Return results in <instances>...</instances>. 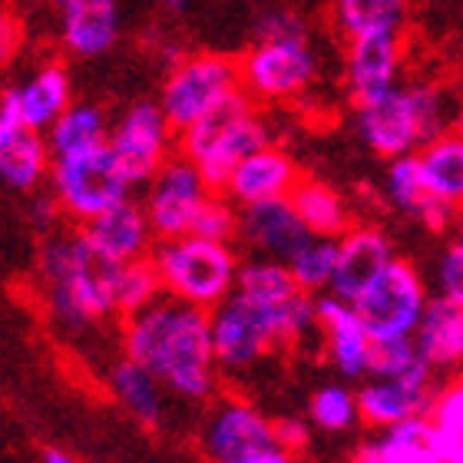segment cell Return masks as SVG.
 Returning a JSON list of instances; mask_svg holds the SVG:
<instances>
[{
  "instance_id": "obj_5",
  "label": "cell",
  "mask_w": 463,
  "mask_h": 463,
  "mask_svg": "<svg viewBox=\"0 0 463 463\" xmlns=\"http://www.w3.org/2000/svg\"><path fill=\"white\" fill-rule=\"evenodd\" d=\"M271 143V129L265 116L259 113V103L239 90L225 103L203 116L199 123L179 133V153L199 165L205 183L222 193L232 169L251 156L255 149Z\"/></svg>"
},
{
  "instance_id": "obj_27",
  "label": "cell",
  "mask_w": 463,
  "mask_h": 463,
  "mask_svg": "<svg viewBox=\"0 0 463 463\" xmlns=\"http://www.w3.org/2000/svg\"><path fill=\"white\" fill-rule=\"evenodd\" d=\"M417 163L424 173V183L437 203L450 205L457 215L463 213V136L457 129L434 136L427 146L417 149Z\"/></svg>"
},
{
  "instance_id": "obj_14",
  "label": "cell",
  "mask_w": 463,
  "mask_h": 463,
  "mask_svg": "<svg viewBox=\"0 0 463 463\" xmlns=\"http://www.w3.org/2000/svg\"><path fill=\"white\" fill-rule=\"evenodd\" d=\"M315 308H318V335L325 341V354H328L331 367L347 381L371 377L374 335L357 315L354 301H345L328 291V295L315 298Z\"/></svg>"
},
{
  "instance_id": "obj_9",
  "label": "cell",
  "mask_w": 463,
  "mask_h": 463,
  "mask_svg": "<svg viewBox=\"0 0 463 463\" xmlns=\"http://www.w3.org/2000/svg\"><path fill=\"white\" fill-rule=\"evenodd\" d=\"M241 90V70L232 57L222 53H189L169 67L159 90V107L169 123L183 133L203 116L213 113L219 103Z\"/></svg>"
},
{
  "instance_id": "obj_16",
  "label": "cell",
  "mask_w": 463,
  "mask_h": 463,
  "mask_svg": "<svg viewBox=\"0 0 463 463\" xmlns=\"http://www.w3.org/2000/svg\"><path fill=\"white\" fill-rule=\"evenodd\" d=\"M50 163L53 153L47 133L30 126L0 93V183L17 193H33L50 175Z\"/></svg>"
},
{
  "instance_id": "obj_33",
  "label": "cell",
  "mask_w": 463,
  "mask_h": 463,
  "mask_svg": "<svg viewBox=\"0 0 463 463\" xmlns=\"http://www.w3.org/2000/svg\"><path fill=\"white\" fill-rule=\"evenodd\" d=\"M288 269L298 281L301 291L308 295H325L331 288L335 269H338V239L328 235H311L295 255L288 259Z\"/></svg>"
},
{
  "instance_id": "obj_15",
  "label": "cell",
  "mask_w": 463,
  "mask_h": 463,
  "mask_svg": "<svg viewBox=\"0 0 463 463\" xmlns=\"http://www.w3.org/2000/svg\"><path fill=\"white\" fill-rule=\"evenodd\" d=\"M404 33H371L347 40L345 87L354 103H367L404 83Z\"/></svg>"
},
{
  "instance_id": "obj_20",
  "label": "cell",
  "mask_w": 463,
  "mask_h": 463,
  "mask_svg": "<svg viewBox=\"0 0 463 463\" xmlns=\"http://www.w3.org/2000/svg\"><path fill=\"white\" fill-rule=\"evenodd\" d=\"M50 4L60 14V40L70 57H103L119 37L116 0H50Z\"/></svg>"
},
{
  "instance_id": "obj_37",
  "label": "cell",
  "mask_w": 463,
  "mask_h": 463,
  "mask_svg": "<svg viewBox=\"0 0 463 463\" xmlns=\"http://www.w3.org/2000/svg\"><path fill=\"white\" fill-rule=\"evenodd\" d=\"M434 285H437V295L463 301V232L447 241V249L440 251L434 269Z\"/></svg>"
},
{
  "instance_id": "obj_42",
  "label": "cell",
  "mask_w": 463,
  "mask_h": 463,
  "mask_svg": "<svg viewBox=\"0 0 463 463\" xmlns=\"http://www.w3.org/2000/svg\"><path fill=\"white\" fill-rule=\"evenodd\" d=\"M434 450L440 463H463V430L434 427Z\"/></svg>"
},
{
  "instance_id": "obj_24",
  "label": "cell",
  "mask_w": 463,
  "mask_h": 463,
  "mask_svg": "<svg viewBox=\"0 0 463 463\" xmlns=\"http://www.w3.org/2000/svg\"><path fill=\"white\" fill-rule=\"evenodd\" d=\"M0 93L17 107V113L30 126L47 133L50 126L57 123V116L73 103V80L63 63H43Z\"/></svg>"
},
{
  "instance_id": "obj_17",
  "label": "cell",
  "mask_w": 463,
  "mask_h": 463,
  "mask_svg": "<svg viewBox=\"0 0 463 463\" xmlns=\"http://www.w3.org/2000/svg\"><path fill=\"white\" fill-rule=\"evenodd\" d=\"M235 239L259 259L288 261L311 239L291 199H265V203L239 205V235Z\"/></svg>"
},
{
  "instance_id": "obj_28",
  "label": "cell",
  "mask_w": 463,
  "mask_h": 463,
  "mask_svg": "<svg viewBox=\"0 0 463 463\" xmlns=\"http://www.w3.org/2000/svg\"><path fill=\"white\" fill-rule=\"evenodd\" d=\"M357 463H440L434 450V424L430 417H411L364 444Z\"/></svg>"
},
{
  "instance_id": "obj_8",
  "label": "cell",
  "mask_w": 463,
  "mask_h": 463,
  "mask_svg": "<svg viewBox=\"0 0 463 463\" xmlns=\"http://www.w3.org/2000/svg\"><path fill=\"white\" fill-rule=\"evenodd\" d=\"M50 195L57 199L60 213L70 222L87 225L116 203L133 195V179L126 175L116 153L107 146L83 149V153L53 156L50 163Z\"/></svg>"
},
{
  "instance_id": "obj_6",
  "label": "cell",
  "mask_w": 463,
  "mask_h": 463,
  "mask_svg": "<svg viewBox=\"0 0 463 463\" xmlns=\"http://www.w3.org/2000/svg\"><path fill=\"white\" fill-rule=\"evenodd\" d=\"M153 261L165 295L209 311L235 291L241 269L232 241H213L193 232L179 239H159V245H153Z\"/></svg>"
},
{
  "instance_id": "obj_21",
  "label": "cell",
  "mask_w": 463,
  "mask_h": 463,
  "mask_svg": "<svg viewBox=\"0 0 463 463\" xmlns=\"http://www.w3.org/2000/svg\"><path fill=\"white\" fill-rule=\"evenodd\" d=\"M434 381H414V377H367L357 391L361 420L377 430L394 427L411 417L430 414L434 404Z\"/></svg>"
},
{
  "instance_id": "obj_43",
  "label": "cell",
  "mask_w": 463,
  "mask_h": 463,
  "mask_svg": "<svg viewBox=\"0 0 463 463\" xmlns=\"http://www.w3.org/2000/svg\"><path fill=\"white\" fill-rule=\"evenodd\" d=\"M239 463H295V454L281 450V447H269V450H259V454L245 457Z\"/></svg>"
},
{
  "instance_id": "obj_22",
  "label": "cell",
  "mask_w": 463,
  "mask_h": 463,
  "mask_svg": "<svg viewBox=\"0 0 463 463\" xmlns=\"http://www.w3.org/2000/svg\"><path fill=\"white\" fill-rule=\"evenodd\" d=\"M298 179H301L298 163L285 149L269 143L261 146V149H255L251 156H245L232 169L222 193L235 205H251V203H265V199H285L298 185Z\"/></svg>"
},
{
  "instance_id": "obj_7",
  "label": "cell",
  "mask_w": 463,
  "mask_h": 463,
  "mask_svg": "<svg viewBox=\"0 0 463 463\" xmlns=\"http://www.w3.org/2000/svg\"><path fill=\"white\" fill-rule=\"evenodd\" d=\"M239 70L241 90L255 103H291L318 83L321 57L318 47L311 43L308 27H301L275 37H255Z\"/></svg>"
},
{
  "instance_id": "obj_23",
  "label": "cell",
  "mask_w": 463,
  "mask_h": 463,
  "mask_svg": "<svg viewBox=\"0 0 463 463\" xmlns=\"http://www.w3.org/2000/svg\"><path fill=\"white\" fill-rule=\"evenodd\" d=\"M384 199L401 215H411V219H417V222L427 225L430 232L450 229L457 219V213L450 205L437 203L434 195H430V189L424 183V173H420V163H417V153L387 159Z\"/></svg>"
},
{
  "instance_id": "obj_13",
  "label": "cell",
  "mask_w": 463,
  "mask_h": 463,
  "mask_svg": "<svg viewBox=\"0 0 463 463\" xmlns=\"http://www.w3.org/2000/svg\"><path fill=\"white\" fill-rule=\"evenodd\" d=\"M199 447L213 463H239L275 444V420L261 414L251 401L222 397L209 407L199 430Z\"/></svg>"
},
{
  "instance_id": "obj_44",
  "label": "cell",
  "mask_w": 463,
  "mask_h": 463,
  "mask_svg": "<svg viewBox=\"0 0 463 463\" xmlns=\"http://www.w3.org/2000/svg\"><path fill=\"white\" fill-rule=\"evenodd\" d=\"M43 463H80V460L77 457L63 454V450H47V454H43Z\"/></svg>"
},
{
  "instance_id": "obj_39",
  "label": "cell",
  "mask_w": 463,
  "mask_h": 463,
  "mask_svg": "<svg viewBox=\"0 0 463 463\" xmlns=\"http://www.w3.org/2000/svg\"><path fill=\"white\" fill-rule=\"evenodd\" d=\"M301 27H308V20L301 17L298 10L271 7L255 24V37H275V33H291V30H301Z\"/></svg>"
},
{
  "instance_id": "obj_45",
  "label": "cell",
  "mask_w": 463,
  "mask_h": 463,
  "mask_svg": "<svg viewBox=\"0 0 463 463\" xmlns=\"http://www.w3.org/2000/svg\"><path fill=\"white\" fill-rule=\"evenodd\" d=\"M450 129H457V133L463 136V93L457 97V103H454V123H450Z\"/></svg>"
},
{
  "instance_id": "obj_29",
  "label": "cell",
  "mask_w": 463,
  "mask_h": 463,
  "mask_svg": "<svg viewBox=\"0 0 463 463\" xmlns=\"http://www.w3.org/2000/svg\"><path fill=\"white\" fill-rule=\"evenodd\" d=\"M331 24L345 40L371 33H404L411 0H328Z\"/></svg>"
},
{
  "instance_id": "obj_10",
  "label": "cell",
  "mask_w": 463,
  "mask_h": 463,
  "mask_svg": "<svg viewBox=\"0 0 463 463\" xmlns=\"http://www.w3.org/2000/svg\"><path fill=\"white\" fill-rule=\"evenodd\" d=\"M427 301H430V295H427V281L420 279V271L411 261L394 259L361 291L354 308L364 318L374 341L414 338L417 325L427 311Z\"/></svg>"
},
{
  "instance_id": "obj_40",
  "label": "cell",
  "mask_w": 463,
  "mask_h": 463,
  "mask_svg": "<svg viewBox=\"0 0 463 463\" xmlns=\"http://www.w3.org/2000/svg\"><path fill=\"white\" fill-rule=\"evenodd\" d=\"M311 440V420H301V417H281L275 420V444L281 450L298 457Z\"/></svg>"
},
{
  "instance_id": "obj_31",
  "label": "cell",
  "mask_w": 463,
  "mask_h": 463,
  "mask_svg": "<svg viewBox=\"0 0 463 463\" xmlns=\"http://www.w3.org/2000/svg\"><path fill=\"white\" fill-rule=\"evenodd\" d=\"M291 205L298 209L301 222L308 225L311 235H328V239H341L351 229V213H347L341 193H335L328 183L318 179H298V185L291 189Z\"/></svg>"
},
{
  "instance_id": "obj_1",
  "label": "cell",
  "mask_w": 463,
  "mask_h": 463,
  "mask_svg": "<svg viewBox=\"0 0 463 463\" xmlns=\"http://www.w3.org/2000/svg\"><path fill=\"white\" fill-rule=\"evenodd\" d=\"M123 354L149 367L169 394L189 404L209 401L222 374L213 347V311L173 295H159L126 318Z\"/></svg>"
},
{
  "instance_id": "obj_11",
  "label": "cell",
  "mask_w": 463,
  "mask_h": 463,
  "mask_svg": "<svg viewBox=\"0 0 463 463\" xmlns=\"http://www.w3.org/2000/svg\"><path fill=\"white\" fill-rule=\"evenodd\" d=\"M175 133L159 99H136L109 126V149L133 185H146L175 156Z\"/></svg>"
},
{
  "instance_id": "obj_41",
  "label": "cell",
  "mask_w": 463,
  "mask_h": 463,
  "mask_svg": "<svg viewBox=\"0 0 463 463\" xmlns=\"http://www.w3.org/2000/svg\"><path fill=\"white\" fill-rule=\"evenodd\" d=\"M20 43H24V30H20V20L14 17L7 7H0V67H7L10 60L17 57Z\"/></svg>"
},
{
  "instance_id": "obj_30",
  "label": "cell",
  "mask_w": 463,
  "mask_h": 463,
  "mask_svg": "<svg viewBox=\"0 0 463 463\" xmlns=\"http://www.w3.org/2000/svg\"><path fill=\"white\" fill-rule=\"evenodd\" d=\"M109 119L97 103H70L47 129V143L53 156L83 153L109 143Z\"/></svg>"
},
{
  "instance_id": "obj_19",
  "label": "cell",
  "mask_w": 463,
  "mask_h": 463,
  "mask_svg": "<svg viewBox=\"0 0 463 463\" xmlns=\"http://www.w3.org/2000/svg\"><path fill=\"white\" fill-rule=\"evenodd\" d=\"M394 245L374 225H351L338 239V269L331 279V295L357 301L361 291L394 261Z\"/></svg>"
},
{
  "instance_id": "obj_12",
  "label": "cell",
  "mask_w": 463,
  "mask_h": 463,
  "mask_svg": "<svg viewBox=\"0 0 463 463\" xmlns=\"http://www.w3.org/2000/svg\"><path fill=\"white\" fill-rule=\"evenodd\" d=\"M213 185L205 183L199 165L183 153L173 156L159 173L146 183V215L153 225L156 239H179L189 235L199 205L209 199Z\"/></svg>"
},
{
  "instance_id": "obj_25",
  "label": "cell",
  "mask_w": 463,
  "mask_h": 463,
  "mask_svg": "<svg viewBox=\"0 0 463 463\" xmlns=\"http://www.w3.org/2000/svg\"><path fill=\"white\" fill-rule=\"evenodd\" d=\"M414 341L434 371H463V301L444 295L427 301Z\"/></svg>"
},
{
  "instance_id": "obj_2",
  "label": "cell",
  "mask_w": 463,
  "mask_h": 463,
  "mask_svg": "<svg viewBox=\"0 0 463 463\" xmlns=\"http://www.w3.org/2000/svg\"><path fill=\"white\" fill-rule=\"evenodd\" d=\"M318 331L315 295L298 291L279 305H259L232 291L213 308V347L222 374H245L275 351L301 345Z\"/></svg>"
},
{
  "instance_id": "obj_18",
  "label": "cell",
  "mask_w": 463,
  "mask_h": 463,
  "mask_svg": "<svg viewBox=\"0 0 463 463\" xmlns=\"http://www.w3.org/2000/svg\"><path fill=\"white\" fill-rule=\"evenodd\" d=\"M83 235L107 265H126V261L146 259V255H153L156 245V232L149 225L146 205L133 195L116 203L113 209H107L97 219H90L83 225Z\"/></svg>"
},
{
  "instance_id": "obj_36",
  "label": "cell",
  "mask_w": 463,
  "mask_h": 463,
  "mask_svg": "<svg viewBox=\"0 0 463 463\" xmlns=\"http://www.w3.org/2000/svg\"><path fill=\"white\" fill-rule=\"evenodd\" d=\"M193 235H203V239L213 241H235L239 235V205L232 203L229 195L213 189L209 199L199 205V213L193 219Z\"/></svg>"
},
{
  "instance_id": "obj_46",
  "label": "cell",
  "mask_w": 463,
  "mask_h": 463,
  "mask_svg": "<svg viewBox=\"0 0 463 463\" xmlns=\"http://www.w3.org/2000/svg\"><path fill=\"white\" fill-rule=\"evenodd\" d=\"M163 4H165V7H169V10H173V14H183L185 4H189V0H163Z\"/></svg>"
},
{
  "instance_id": "obj_32",
  "label": "cell",
  "mask_w": 463,
  "mask_h": 463,
  "mask_svg": "<svg viewBox=\"0 0 463 463\" xmlns=\"http://www.w3.org/2000/svg\"><path fill=\"white\" fill-rule=\"evenodd\" d=\"M163 291V281H159V271H156L153 255L136 261H126V265H113V305L116 315H136L143 311L146 305H153Z\"/></svg>"
},
{
  "instance_id": "obj_35",
  "label": "cell",
  "mask_w": 463,
  "mask_h": 463,
  "mask_svg": "<svg viewBox=\"0 0 463 463\" xmlns=\"http://www.w3.org/2000/svg\"><path fill=\"white\" fill-rule=\"evenodd\" d=\"M308 420L318 430L328 434H345L361 420V407H357V391L345 384H325L318 387L308 401Z\"/></svg>"
},
{
  "instance_id": "obj_3",
  "label": "cell",
  "mask_w": 463,
  "mask_h": 463,
  "mask_svg": "<svg viewBox=\"0 0 463 463\" xmlns=\"http://www.w3.org/2000/svg\"><path fill=\"white\" fill-rule=\"evenodd\" d=\"M37 281L47 315L60 328L80 331L116 315L113 265L99 259L80 232H57L43 241L37 259Z\"/></svg>"
},
{
  "instance_id": "obj_38",
  "label": "cell",
  "mask_w": 463,
  "mask_h": 463,
  "mask_svg": "<svg viewBox=\"0 0 463 463\" xmlns=\"http://www.w3.org/2000/svg\"><path fill=\"white\" fill-rule=\"evenodd\" d=\"M430 424L444 430H463V374L440 391L430 404Z\"/></svg>"
},
{
  "instance_id": "obj_4",
  "label": "cell",
  "mask_w": 463,
  "mask_h": 463,
  "mask_svg": "<svg viewBox=\"0 0 463 463\" xmlns=\"http://www.w3.org/2000/svg\"><path fill=\"white\" fill-rule=\"evenodd\" d=\"M457 97L434 80H411L367 103H354L361 143L381 159L411 156L454 123Z\"/></svg>"
},
{
  "instance_id": "obj_26",
  "label": "cell",
  "mask_w": 463,
  "mask_h": 463,
  "mask_svg": "<svg viewBox=\"0 0 463 463\" xmlns=\"http://www.w3.org/2000/svg\"><path fill=\"white\" fill-rule=\"evenodd\" d=\"M109 394L119 401L126 414L146 427H159L165 417V384L133 357H119L109 367Z\"/></svg>"
},
{
  "instance_id": "obj_34",
  "label": "cell",
  "mask_w": 463,
  "mask_h": 463,
  "mask_svg": "<svg viewBox=\"0 0 463 463\" xmlns=\"http://www.w3.org/2000/svg\"><path fill=\"white\" fill-rule=\"evenodd\" d=\"M371 377H414V381H434L437 371L427 364L414 338H384L374 341V361Z\"/></svg>"
}]
</instances>
